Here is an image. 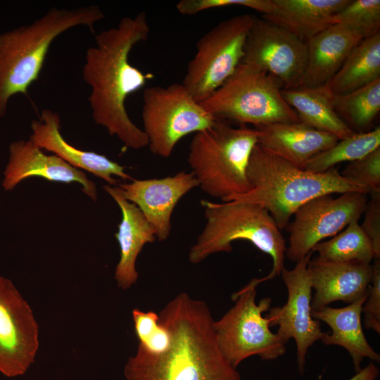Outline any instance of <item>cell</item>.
Listing matches in <instances>:
<instances>
[{
  "label": "cell",
  "instance_id": "7",
  "mask_svg": "<svg viewBox=\"0 0 380 380\" xmlns=\"http://www.w3.org/2000/svg\"><path fill=\"white\" fill-rule=\"evenodd\" d=\"M274 76L240 63L233 74L207 99L203 108L215 119L256 127L275 123L299 122L296 111L281 94Z\"/></svg>",
  "mask_w": 380,
  "mask_h": 380
},
{
  "label": "cell",
  "instance_id": "23",
  "mask_svg": "<svg viewBox=\"0 0 380 380\" xmlns=\"http://www.w3.org/2000/svg\"><path fill=\"white\" fill-rule=\"evenodd\" d=\"M272 2L273 12L262 17L307 42L334 25V15L350 0H272Z\"/></svg>",
  "mask_w": 380,
  "mask_h": 380
},
{
  "label": "cell",
  "instance_id": "6",
  "mask_svg": "<svg viewBox=\"0 0 380 380\" xmlns=\"http://www.w3.org/2000/svg\"><path fill=\"white\" fill-rule=\"evenodd\" d=\"M259 131L247 125L234 127L216 120L195 134L187 161L201 190L224 201L251 189L246 170Z\"/></svg>",
  "mask_w": 380,
  "mask_h": 380
},
{
  "label": "cell",
  "instance_id": "26",
  "mask_svg": "<svg viewBox=\"0 0 380 380\" xmlns=\"http://www.w3.org/2000/svg\"><path fill=\"white\" fill-rule=\"evenodd\" d=\"M317 260L334 262L371 264L376 258L373 245L358 221H353L331 239L322 241L312 249Z\"/></svg>",
  "mask_w": 380,
  "mask_h": 380
},
{
  "label": "cell",
  "instance_id": "33",
  "mask_svg": "<svg viewBox=\"0 0 380 380\" xmlns=\"http://www.w3.org/2000/svg\"><path fill=\"white\" fill-rule=\"evenodd\" d=\"M371 198L367 203L365 218L361 227L369 238L376 258H380V191L369 193Z\"/></svg>",
  "mask_w": 380,
  "mask_h": 380
},
{
  "label": "cell",
  "instance_id": "34",
  "mask_svg": "<svg viewBox=\"0 0 380 380\" xmlns=\"http://www.w3.org/2000/svg\"><path fill=\"white\" fill-rule=\"evenodd\" d=\"M132 318L139 343H144L158 330L159 316L153 311L144 312L135 308L132 310Z\"/></svg>",
  "mask_w": 380,
  "mask_h": 380
},
{
  "label": "cell",
  "instance_id": "35",
  "mask_svg": "<svg viewBox=\"0 0 380 380\" xmlns=\"http://www.w3.org/2000/svg\"><path fill=\"white\" fill-rule=\"evenodd\" d=\"M379 376V367L374 362L371 361L348 380H376Z\"/></svg>",
  "mask_w": 380,
  "mask_h": 380
},
{
  "label": "cell",
  "instance_id": "2",
  "mask_svg": "<svg viewBox=\"0 0 380 380\" xmlns=\"http://www.w3.org/2000/svg\"><path fill=\"white\" fill-rule=\"evenodd\" d=\"M169 331V348L151 354L138 345L124 368L127 380H242L222 353L214 319L203 300L180 293L158 314Z\"/></svg>",
  "mask_w": 380,
  "mask_h": 380
},
{
  "label": "cell",
  "instance_id": "29",
  "mask_svg": "<svg viewBox=\"0 0 380 380\" xmlns=\"http://www.w3.org/2000/svg\"><path fill=\"white\" fill-rule=\"evenodd\" d=\"M342 24L366 38L379 32L380 1L355 0L334 17V24Z\"/></svg>",
  "mask_w": 380,
  "mask_h": 380
},
{
  "label": "cell",
  "instance_id": "12",
  "mask_svg": "<svg viewBox=\"0 0 380 380\" xmlns=\"http://www.w3.org/2000/svg\"><path fill=\"white\" fill-rule=\"evenodd\" d=\"M307 60L306 42L262 17L255 16L241 63L274 76L283 89H289L302 85Z\"/></svg>",
  "mask_w": 380,
  "mask_h": 380
},
{
  "label": "cell",
  "instance_id": "13",
  "mask_svg": "<svg viewBox=\"0 0 380 380\" xmlns=\"http://www.w3.org/2000/svg\"><path fill=\"white\" fill-rule=\"evenodd\" d=\"M312 251L296 262L295 267L282 270L281 278L288 291L286 303L270 308L266 317L270 326H278L277 334L287 343L293 338L296 344L298 372H305L306 355L310 346L325 334L319 321L311 315L312 284L308 270Z\"/></svg>",
  "mask_w": 380,
  "mask_h": 380
},
{
  "label": "cell",
  "instance_id": "22",
  "mask_svg": "<svg viewBox=\"0 0 380 380\" xmlns=\"http://www.w3.org/2000/svg\"><path fill=\"white\" fill-rule=\"evenodd\" d=\"M368 294L343 308L326 306L311 310L314 319L326 323L331 328V333H325L322 342L327 346L335 345L345 348L352 357L355 373L362 369L365 357L374 362H380V355L368 343L362 325V308Z\"/></svg>",
  "mask_w": 380,
  "mask_h": 380
},
{
  "label": "cell",
  "instance_id": "17",
  "mask_svg": "<svg viewBox=\"0 0 380 380\" xmlns=\"http://www.w3.org/2000/svg\"><path fill=\"white\" fill-rule=\"evenodd\" d=\"M312 289V310L341 300L353 303L367 295L373 276L372 264L334 262L315 258L308 265Z\"/></svg>",
  "mask_w": 380,
  "mask_h": 380
},
{
  "label": "cell",
  "instance_id": "1",
  "mask_svg": "<svg viewBox=\"0 0 380 380\" xmlns=\"http://www.w3.org/2000/svg\"><path fill=\"white\" fill-rule=\"evenodd\" d=\"M149 32L145 12L122 18L116 27L95 36V45L87 49L82 70L84 80L91 87L88 101L95 123L135 150L148 146V140L129 118L125 101L153 75L132 65L129 56L136 44L147 39Z\"/></svg>",
  "mask_w": 380,
  "mask_h": 380
},
{
  "label": "cell",
  "instance_id": "31",
  "mask_svg": "<svg viewBox=\"0 0 380 380\" xmlns=\"http://www.w3.org/2000/svg\"><path fill=\"white\" fill-rule=\"evenodd\" d=\"M229 6L251 8L263 15L272 13L274 8L272 0H181L176 8L182 15H192L205 10Z\"/></svg>",
  "mask_w": 380,
  "mask_h": 380
},
{
  "label": "cell",
  "instance_id": "30",
  "mask_svg": "<svg viewBox=\"0 0 380 380\" xmlns=\"http://www.w3.org/2000/svg\"><path fill=\"white\" fill-rule=\"evenodd\" d=\"M341 175L371 191H380V148L350 162Z\"/></svg>",
  "mask_w": 380,
  "mask_h": 380
},
{
  "label": "cell",
  "instance_id": "19",
  "mask_svg": "<svg viewBox=\"0 0 380 380\" xmlns=\"http://www.w3.org/2000/svg\"><path fill=\"white\" fill-rule=\"evenodd\" d=\"M103 189L118 203L122 213L118 231L115 234L120 249L115 279L120 288L127 289L137 281V258L146 243L156 240L155 230L139 208L125 198L119 186L104 185Z\"/></svg>",
  "mask_w": 380,
  "mask_h": 380
},
{
  "label": "cell",
  "instance_id": "8",
  "mask_svg": "<svg viewBox=\"0 0 380 380\" xmlns=\"http://www.w3.org/2000/svg\"><path fill=\"white\" fill-rule=\"evenodd\" d=\"M255 278L232 296L234 305L217 321L213 329L217 345L234 367L246 359L257 355L262 360H274L284 355L285 343L270 330V320L262 316L269 310L270 297L255 302Z\"/></svg>",
  "mask_w": 380,
  "mask_h": 380
},
{
  "label": "cell",
  "instance_id": "27",
  "mask_svg": "<svg viewBox=\"0 0 380 380\" xmlns=\"http://www.w3.org/2000/svg\"><path fill=\"white\" fill-rule=\"evenodd\" d=\"M334 106L355 133L367 132L380 110V79L350 93L334 94Z\"/></svg>",
  "mask_w": 380,
  "mask_h": 380
},
{
  "label": "cell",
  "instance_id": "24",
  "mask_svg": "<svg viewBox=\"0 0 380 380\" xmlns=\"http://www.w3.org/2000/svg\"><path fill=\"white\" fill-rule=\"evenodd\" d=\"M281 94L285 101L296 111L300 122L331 133L339 140L355 133L336 112L334 94L327 84L319 87L300 86L282 89Z\"/></svg>",
  "mask_w": 380,
  "mask_h": 380
},
{
  "label": "cell",
  "instance_id": "3",
  "mask_svg": "<svg viewBox=\"0 0 380 380\" xmlns=\"http://www.w3.org/2000/svg\"><path fill=\"white\" fill-rule=\"evenodd\" d=\"M246 176L251 189L223 202L243 201L267 209L280 230L286 229L296 210L324 194L370 189L343 177L336 167L315 173L300 169L257 144L251 154Z\"/></svg>",
  "mask_w": 380,
  "mask_h": 380
},
{
  "label": "cell",
  "instance_id": "28",
  "mask_svg": "<svg viewBox=\"0 0 380 380\" xmlns=\"http://www.w3.org/2000/svg\"><path fill=\"white\" fill-rule=\"evenodd\" d=\"M378 148H380L379 127L365 132H356L338 140L331 148L308 160L304 170L315 173L324 172L336 164L360 159Z\"/></svg>",
  "mask_w": 380,
  "mask_h": 380
},
{
  "label": "cell",
  "instance_id": "20",
  "mask_svg": "<svg viewBox=\"0 0 380 380\" xmlns=\"http://www.w3.org/2000/svg\"><path fill=\"white\" fill-rule=\"evenodd\" d=\"M365 37L342 24L332 25L307 42L308 60L302 85L322 87L340 69L352 49Z\"/></svg>",
  "mask_w": 380,
  "mask_h": 380
},
{
  "label": "cell",
  "instance_id": "16",
  "mask_svg": "<svg viewBox=\"0 0 380 380\" xmlns=\"http://www.w3.org/2000/svg\"><path fill=\"white\" fill-rule=\"evenodd\" d=\"M34 176L65 183L77 182L82 184L83 192L94 201L97 200L95 184L82 171L56 155L45 154L30 139L13 141L4 172L3 188L11 191L23 179Z\"/></svg>",
  "mask_w": 380,
  "mask_h": 380
},
{
  "label": "cell",
  "instance_id": "32",
  "mask_svg": "<svg viewBox=\"0 0 380 380\" xmlns=\"http://www.w3.org/2000/svg\"><path fill=\"white\" fill-rule=\"evenodd\" d=\"M373 276L369 294L363 304L364 324L367 329L380 333V262L374 258Z\"/></svg>",
  "mask_w": 380,
  "mask_h": 380
},
{
  "label": "cell",
  "instance_id": "5",
  "mask_svg": "<svg viewBox=\"0 0 380 380\" xmlns=\"http://www.w3.org/2000/svg\"><path fill=\"white\" fill-rule=\"evenodd\" d=\"M204 208L205 226L189 253V260L198 264L209 255L232 251V243L246 240L268 254L272 268L258 284L273 279L284 268L286 251L285 239L274 219L263 207L248 202L223 203L201 201Z\"/></svg>",
  "mask_w": 380,
  "mask_h": 380
},
{
  "label": "cell",
  "instance_id": "9",
  "mask_svg": "<svg viewBox=\"0 0 380 380\" xmlns=\"http://www.w3.org/2000/svg\"><path fill=\"white\" fill-rule=\"evenodd\" d=\"M141 118L151 151L163 158L170 157L183 137L216 120L182 83L146 87Z\"/></svg>",
  "mask_w": 380,
  "mask_h": 380
},
{
  "label": "cell",
  "instance_id": "25",
  "mask_svg": "<svg viewBox=\"0 0 380 380\" xmlns=\"http://www.w3.org/2000/svg\"><path fill=\"white\" fill-rule=\"evenodd\" d=\"M380 79V32L363 39L327 84L334 95L350 93Z\"/></svg>",
  "mask_w": 380,
  "mask_h": 380
},
{
  "label": "cell",
  "instance_id": "21",
  "mask_svg": "<svg viewBox=\"0 0 380 380\" xmlns=\"http://www.w3.org/2000/svg\"><path fill=\"white\" fill-rule=\"evenodd\" d=\"M256 129L260 132L258 144L303 170L308 160L339 140L331 133L314 129L300 122L275 123Z\"/></svg>",
  "mask_w": 380,
  "mask_h": 380
},
{
  "label": "cell",
  "instance_id": "11",
  "mask_svg": "<svg viewBox=\"0 0 380 380\" xmlns=\"http://www.w3.org/2000/svg\"><path fill=\"white\" fill-rule=\"evenodd\" d=\"M315 197L303 204L294 213V220L286 229L289 232V246L285 255L298 262L326 238L334 236L353 221H359L368 201V194L348 191Z\"/></svg>",
  "mask_w": 380,
  "mask_h": 380
},
{
  "label": "cell",
  "instance_id": "4",
  "mask_svg": "<svg viewBox=\"0 0 380 380\" xmlns=\"http://www.w3.org/2000/svg\"><path fill=\"white\" fill-rule=\"evenodd\" d=\"M105 14L96 5L51 8L29 25L0 33V118L16 94H27L38 80L54 39L68 30L86 26L94 31Z\"/></svg>",
  "mask_w": 380,
  "mask_h": 380
},
{
  "label": "cell",
  "instance_id": "14",
  "mask_svg": "<svg viewBox=\"0 0 380 380\" xmlns=\"http://www.w3.org/2000/svg\"><path fill=\"white\" fill-rule=\"evenodd\" d=\"M38 348V324L30 306L11 280L0 275V373L23 375Z\"/></svg>",
  "mask_w": 380,
  "mask_h": 380
},
{
  "label": "cell",
  "instance_id": "10",
  "mask_svg": "<svg viewBox=\"0 0 380 380\" xmlns=\"http://www.w3.org/2000/svg\"><path fill=\"white\" fill-rule=\"evenodd\" d=\"M254 18L244 13L224 20L198 41L182 83L196 101L212 95L241 63Z\"/></svg>",
  "mask_w": 380,
  "mask_h": 380
},
{
  "label": "cell",
  "instance_id": "18",
  "mask_svg": "<svg viewBox=\"0 0 380 380\" xmlns=\"http://www.w3.org/2000/svg\"><path fill=\"white\" fill-rule=\"evenodd\" d=\"M32 134L30 139L38 147L53 153L75 168L83 169L109 184L115 186L121 179L133 180L125 172V167L108 159L103 155L78 149L68 143L61 133V118L50 109L42 110L39 120L31 123Z\"/></svg>",
  "mask_w": 380,
  "mask_h": 380
},
{
  "label": "cell",
  "instance_id": "15",
  "mask_svg": "<svg viewBox=\"0 0 380 380\" xmlns=\"http://www.w3.org/2000/svg\"><path fill=\"white\" fill-rule=\"evenodd\" d=\"M120 184L122 193L135 204L155 230L156 238L163 241L171 231V216L179 201L198 186L192 172L182 171L173 176L147 179H133Z\"/></svg>",
  "mask_w": 380,
  "mask_h": 380
}]
</instances>
